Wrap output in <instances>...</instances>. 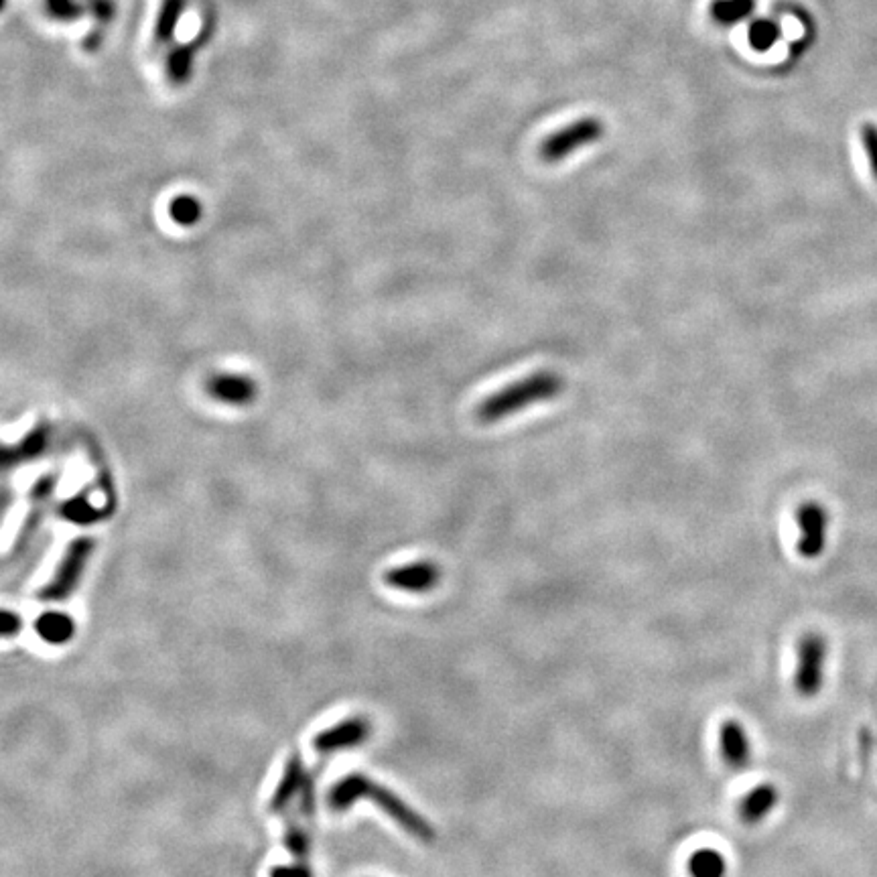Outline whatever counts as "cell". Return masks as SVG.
Listing matches in <instances>:
<instances>
[{
  "mask_svg": "<svg viewBox=\"0 0 877 877\" xmlns=\"http://www.w3.org/2000/svg\"><path fill=\"white\" fill-rule=\"evenodd\" d=\"M748 39L756 51H768L778 43L780 27L772 19H758L752 23L748 31Z\"/></svg>",
  "mask_w": 877,
  "mask_h": 877,
  "instance_id": "24",
  "label": "cell"
},
{
  "mask_svg": "<svg viewBox=\"0 0 877 877\" xmlns=\"http://www.w3.org/2000/svg\"><path fill=\"white\" fill-rule=\"evenodd\" d=\"M565 380L551 370H538L522 380H516L492 396L484 398L476 409V419L482 425H496L518 413L528 411L536 404H543L561 396Z\"/></svg>",
  "mask_w": 877,
  "mask_h": 877,
  "instance_id": "2",
  "label": "cell"
},
{
  "mask_svg": "<svg viewBox=\"0 0 877 877\" xmlns=\"http://www.w3.org/2000/svg\"><path fill=\"white\" fill-rule=\"evenodd\" d=\"M827 652V640L817 632H808L798 640L794 687L800 697L808 699L821 693L825 685Z\"/></svg>",
  "mask_w": 877,
  "mask_h": 877,
  "instance_id": "5",
  "label": "cell"
},
{
  "mask_svg": "<svg viewBox=\"0 0 877 877\" xmlns=\"http://www.w3.org/2000/svg\"><path fill=\"white\" fill-rule=\"evenodd\" d=\"M721 756L731 770H744L752 760V741L739 721H725L721 725Z\"/></svg>",
  "mask_w": 877,
  "mask_h": 877,
  "instance_id": "12",
  "label": "cell"
},
{
  "mask_svg": "<svg viewBox=\"0 0 877 877\" xmlns=\"http://www.w3.org/2000/svg\"><path fill=\"white\" fill-rule=\"evenodd\" d=\"M49 441H51V427L47 423H41L19 445L0 443V474L7 476L23 463L41 457Z\"/></svg>",
  "mask_w": 877,
  "mask_h": 877,
  "instance_id": "10",
  "label": "cell"
},
{
  "mask_svg": "<svg viewBox=\"0 0 877 877\" xmlns=\"http://www.w3.org/2000/svg\"><path fill=\"white\" fill-rule=\"evenodd\" d=\"M201 212H204V208H201V201L193 195H187V193L177 195L169 204L171 220L179 226H185V228L197 224L201 220Z\"/></svg>",
  "mask_w": 877,
  "mask_h": 877,
  "instance_id": "22",
  "label": "cell"
},
{
  "mask_svg": "<svg viewBox=\"0 0 877 877\" xmlns=\"http://www.w3.org/2000/svg\"><path fill=\"white\" fill-rule=\"evenodd\" d=\"M368 737H370V721L366 717L356 715L317 733L313 737V750L319 756H331L335 752H344L362 746Z\"/></svg>",
  "mask_w": 877,
  "mask_h": 877,
  "instance_id": "7",
  "label": "cell"
},
{
  "mask_svg": "<svg viewBox=\"0 0 877 877\" xmlns=\"http://www.w3.org/2000/svg\"><path fill=\"white\" fill-rule=\"evenodd\" d=\"M37 636L53 646H61L72 642L76 636V622L70 614L63 612H45L35 620Z\"/></svg>",
  "mask_w": 877,
  "mask_h": 877,
  "instance_id": "16",
  "label": "cell"
},
{
  "mask_svg": "<svg viewBox=\"0 0 877 877\" xmlns=\"http://www.w3.org/2000/svg\"><path fill=\"white\" fill-rule=\"evenodd\" d=\"M603 134H605V124L599 118H595V116L579 118V120L559 128L557 132L549 134V137L541 145V159L545 163L557 165V163L573 157L581 149H587L593 143H597L599 139H603Z\"/></svg>",
  "mask_w": 877,
  "mask_h": 877,
  "instance_id": "4",
  "label": "cell"
},
{
  "mask_svg": "<svg viewBox=\"0 0 877 877\" xmlns=\"http://www.w3.org/2000/svg\"><path fill=\"white\" fill-rule=\"evenodd\" d=\"M309 776L311 774L307 772L301 754L297 752L291 754L285 764L283 776L271 796V802H268V811L273 815H285L287 811H291L293 804L299 800Z\"/></svg>",
  "mask_w": 877,
  "mask_h": 877,
  "instance_id": "9",
  "label": "cell"
},
{
  "mask_svg": "<svg viewBox=\"0 0 877 877\" xmlns=\"http://www.w3.org/2000/svg\"><path fill=\"white\" fill-rule=\"evenodd\" d=\"M43 5L45 13L59 23H76L88 13L82 0H43Z\"/></svg>",
  "mask_w": 877,
  "mask_h": 877,
  "instance_id": "23",
  "label": "cell"
},
{
  "mask_svg": "<svg viewBox=\"0 0 877 877\" xmlns=\"http://www.w3.org/2000/svg\"><path fill=\"white\" fill-rule=\"evenodd\" d=\"M212 37H214V29L204 27L201 29V35L195 41L175 45L167 53V78L173 86H185L191 80L193 70H195V57H197L201 45H206Z\"/></svg>",
  "mask_w": 877,
  "mask_h": 877,
  "instance_id": "11",
  "label": "cell"
},
{
  "mask_svg": "<svg viewBox=\"0 0 877 877\" xmlns=\"http://www.w3.org/2000/svg\"><path fill=\"white\" fill-rule=\"evenodd\" d=\"M859 139H861V145H863V151H865L871 175L877 181V126L871 124V122H865L861 126V130H859Z\"/></svg>",
  "mask_w": 877,
  "mask_h": 877,
  "instance_id": "26",
  "label": "cell"
},
{
  "mask_svg": "<svg viewBox=\"0 0 877 877\" xmlns=\"http://www.w3.org/2000/svg\"><path fill=\"white\" fill-rule=\"evenodd\" d=\"M384 581L388 587L398 591L427 593L439 585L441 569L431 561H415L386 571Z\"/></svg>",
  "mask_w": 877,
  "mask_h": 877,
  "instance_id": "8",
  "label": "cell"
},
{
  "mask_svg": "<svg viewBox=\"0 0 877 877\" xmlns=\"http://www.w3.org/2000/svg\"><path fill=\"white\" fill-rule=\"evenodd\" d=\"M281 817H285V847H287L289 855L295 861L309 863L307 861L311 857V835H309V829L299 821V817H297V813L293 811V808H291V811H287L285 815H281Z\"/></svg>",
  "mask_w": 877,
  "mask_h": 877,
  "instance_id": "17",
  "label": "cell"
},
{
  "mask_svg": "<svg viewBox=\"0 0 877 877\" xmlns=\"http://www.w3.org/2000/svg\"><path fill=\"white\" fill-rule=\"evenodd\" d=\"M82 43H84L86 51H98L102 47V43H104V29H100V27L92 29Z\"/></svg>",
  "mask_w": 877,
  "mask_h": 877,
  "instance_id": "29",
  "label": "cell"
},
{
  "mask_svg": "<svg viewBox=\"0 0 877 877\" xmlns=\"http://www.w3.org/2000/svg\"><path fill=\"white\" fill-rule=\"evenodd\" d=\"M754 11H756V0H713L709 7L711 19L723 27L741 23L744 19L752 17Z\"/></svg>",
  "mask_w": 877,
  "mask_h": 877,
  "instance_id": "18",
  "label": "cell"
},
{
  "mask_svg": "<svg viewBox=\"0 0 877 877\" xmlns=\"http://www.w3.org/2000/svg\"><path fill=\"white\" fill-rule=\"evenodd\" d=\"M7 5H9V0H0V13L7 9Z\"/></svg>",
  "mask_w": 877,
  "mask_h": 877,
  "instance_id": "30",
  "label": "cell"
},
{
  "mask_svg": "<svg viewBox=\"0 0 877 877\" xmlns=\"http://www.w3.org/2000/svg\"><path fill=\"white\" fill-rule=\"evenodd\" d=\"M778 790L772 784H760L750 790L739 804V817L748 825L762 823L778 804Z\"/></svg>",
  "mask_w": 877,
  "mask_h": 877,
  "instance_id": "15",
  "label": "cell"
},
{
  "mask_svg": "<svg viewBox=\"0 0 877 877\" xmlns=\"http://www.w3.org/2000/svg\"><path fill=\"white\" fill-rule=\"evenodd\" d=\"M82 3L100 29L110 25L116 17V11H118L116 0H82Z\"/></svg>",
  "mask_w": 877,
  "mask_h": 877,
  "instance_id": "25",
  "label": "cell"
},
{
  "mask_svg": "<svg viewBox=\"0 0 877 877\" xmlns=\"http://www.w3.org/2000/svg\"><path fill=\"white\" fill-rule=\"evenodd\" d=\"M23 630V618L11 610H0V640L19 636Z\"/></svg>",
  "mask_w": 877,
  "mask_h": 877,
  "instance_id": "27",
  "label": "cell"
},
{
  "mask_svg": "<svg viewBox=\"0 0 877 877\" xmlns=\"http://www.w3.org/2000/svg\"><path fill=\"white\" fill-rule=\"evenodd\" d=\"M206 390L218 402L234 407H244L256 398V384L244 374H216L208 380Z\"/></svg>",
  "mask_w": 877,
  "mask_h": 877,
  "instance_id": "13",
  "label": "cell"
},
{
  "mask_svg": "<svg viewBox=\"0 0 877 877\" xmlns=\"http://www.w3.org/2000/svg\"><path fill=\"white\" fill-rule=\"evenodd\" d=\"M271 877H313L311 865L295 861L291 865H277L271 869Z\"/></svg>",
  "mask_w": 877,
  "mask_h": 877,
  "instance_id": "28",
  "label": "cell"
},
{
  "mask_svg": "<svg viewBox=\"0 0 877 877\" xmlns=\"http://www.w3.org/2000/svg\"><path fill=\"white\" fill-rule=\"evenodd\" d=\"M96 543L88 536H80L65 549L53 577L39 589L37 597L43 603H61L70 597L84 577L86 565L94 553Z\"/></svg>",
  "mask_w": 877,
  "mask_h": 877,
  "instance_id": "3",
  "label": "cell"
},
{
  "mask_svg": "<svg viewBox=\"0 0 877 877\" xmlns=\"http://www.w3.org/2000/svg\"><path fill=\"white\" fill-rule=\"evenodd\" d=\"M185 9H187V0H163L155 23L157 45H169L173 41Z\"/></svg>",
  "mask_w": 877,
  "mask_h": 877,
  "instance_id": "19",
  "label": "cell"
},
{
  "mask_svg": "<svg viewBox=\"0 0 877 877\" xmlns=\"http://www.w3.org/2000/svg\"><path fill=\"white\" fill-rule=\"evenodd\" d=\"M798 524V555L802 559H819L827 549V530H829V512L819 502H804L798 506L796 514Z\"/></svg>",
  "mask_w": 877,
  "mask_h": 877,
  "instance_id": "6",
  "label": "cell"
},
{
  "mask_svg": "<svg viewBox=\"0 0 877 877\" xmlns=\"http://www.w3.org/2000/svg\"><path fill=\"white\" fill-rule=\"evenodd\" d=\"M55 484H57V478H55V476H45V478H41V480L33 486V490H31V508H29V514H27V518H25V524H23L19 536H17L15 551H21V549L27 547V543L31 541V536L35 534V530H37L39 524L43 522V516H45V512H47V504H49V500H51V496H53Z\"/></svg>",
  "mask_w": 877,
  "mask_h": 877,
  "instance_id": "14",
  "label": "cell"
},
{
  "mask_svg": "<svg viewBox=\"0 0 877 877\" xmlns=\"http://www.w3.org/2000/svg\"><path fill=\"white\" fill-rule=\"evenodd\" d=\"M106 514V510H100L90 502L88 494H80L59 506V516L74 524H94L100 522Z\"/></svg>",
  "mask_w": 877,
  "mask_h": 877,
  "instance_id": "20",
  "label": "cell"
},
{
  "mask_svg": "<svg viewBox=\"0 0 877 877\" xmlns=\"http://www.w3.org/2000/svg\"><path fill=\"white\" fill-rule=\"evenodd\" d=\"M358 800H370L378 808H382L384 815H388L392 821H396L404 831L413 835L419 841L431 843L435 841L437 833L433 825L419 815L413 806H409L400 796H396L392 790L376 784L364 774H348L340 782H335L329 790L327 804L335 813H346L352 804Z\"/></svg>",
  "mask_w": 877,
  "mask_h": 877,
  "instance_id": "1",
  "label": "cell"
},
{
  "mask_svg": "<svg viewBox=\"0 0 877 877\" xmlns=\"http://www.w3.org/2000/svg\"><path fill=\"white\" fill-rule=\"evenodd\" d=\"M691 877H725L727 861L717 849H699L689 859Z\"/></svg>",
  "mask_w": 877,
  "mask_h": 877,
  "instance_id": "21",
  "label": "cell"
}]
</instances>
